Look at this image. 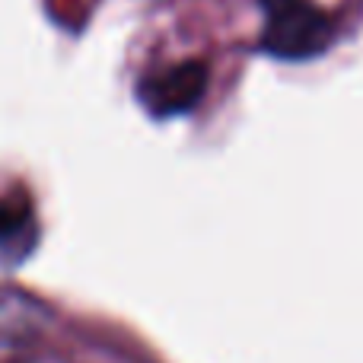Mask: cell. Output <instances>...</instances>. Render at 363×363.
Returning <instances> with one entry per match:
<instances>
[{
  "label": "cell",
  "instance_id": "6da1fadb",
  "mask_svg": "<svg viewBox=\"0 0 363 363\" xmlns=\"http://www.w3.org/2000/svg\"><path fill=\"white\" fill-rule=\"evenodd\" d=\"M262 45L277 57H313L332 42V19L313 0H262Z\"/></svg>",
  "mask_w": 363,
  "mask_h": 363
},
{
  "label": "cell",
  "instance_id": "7a4b0ae2",
  "mask_svg": "<svg viewBox=\"0 0 363 363\" xmlns=\"http://www.w3.org/2000/svg\"><path fill=\"white\" fill-rule=\"evenodd\" d=\"M204 86H207V67L201 61H185L176 64V67L147 74L138 86V96L150 115L169 118V115H182L198 106L201 96H204Z\"/></svg>",
  "mask_w": 363,
  "mask_h": 363
},
{
  "label": "cell",
  "instance_id": "3957f363",
  "mask_svg": "<svg viewBox=\"0 0 363 363\" xmlns=\"http://www.w3.org/2000/svg\"><path fill=\"white\" fill-rule=\"evenodd\" d=\"M32 223V207L26 204L23 198H13V201H4L0 204V245H10V239L23 236L26 226Z\"/></svg>",
  "mask_w": 363,
  "mask_h": 363
}]
</instances>
